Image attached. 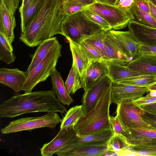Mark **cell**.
<instances>
[{
    "mask_svg": "<svg viewBox=\"0 0 156 156\" xmlns=\"http://www.w3.org/2000/svg\"><path fill=\"white\" fill-rule=\"evenodd\" d=\"M63 0H45L30 20L26 30L21 33L20 41L34 47L42 42L61 34V25L65 17L62 13Z\"/></svg>",
    "mask_w": 156,
    "mask_h": 156,
    "instance_id": "1",
    "label": "cell"
},
{
    "mask_svg": "<svg viewBox=\"0 0 156 156\" xmlns=\"http://www.w3.org/2000/svg\"><path fill=\"white\" fill-rule=\"evenodd\" d=\"M53 90L15 94L0 105V117L12 118L28 113L67 112Z\"/></svg>",
    "mask_w": 156,
    "mask_h": 156,
    "instance_id": "2",
    "label": "cell"
},
{
    "mask_svg": "<svg viewBox=\"0 0 156 156\" xmlns=\"http://www.w3.org/2000/svg\"><path fill=\"white\" fill-rule=\"evenodd\" d=\"M112 82L104 92L95 106L80 118L74 127L77 136H84L112 129L109 109L112 103Z\"/></svg>",
    "mask_w": 156,
    "mask_h": 156,
    "instance_id": "3",
    "label": "cell"
},
{
    "mask_svg": "<svg viewBox=\"0 0 156 156\" xmlns=\"http://www.w3.org/2000/svg\"><path fill=\"white\" fill-rule=\"evenodd\" d=\"M103 30L82 12L66 16L62 22V34L79 45L81 42Z\"/></svg>",
    "mask_w": 156,
    "mask_h": 156,
    "instance_id": "4",
    "label": "cell"
},
{
    "mask_svg": "<svg viewBox=\"0 0 156 156\" xmlns=\"http://www.w3.org/2000/svg\"><path fill=\"white\" fill-rule=\"evenodd\" d=\"M61 48L62 45L59 43L27 74L22 89L25 93L31 92L38 83L45 81L51 75L62 56Z\"/></svg>",
    "mask_w": 156,
    "mask_h": 156,
    "instance_id": "5",
    "label": "cell"
},
{
    "mask_svg": "<svg viewBox=\"0 0 156 156\" xmlns=\"http://www.w3.org/2000/svg\"><path fill=\"white\" fill-rule=\"evenodd\" d=\"M62 120L56 112L48 113L41 116L23 118L14 120L1 131L2 134H7L42 127L53 128Z\"/></svg>",
    "mask_w": 156,
    "mask_h": 156,
    "instance_id": "6",
    "label": "cell"
},
{
    "mask_svg": "<svg viewBox=\"0 0 156 156\" xmlns=\"http://www.w3.org/2000/svg\"><path fill=\"white\" fill-rule=\"evenodd\" d=\"M144 111L133 101H124L117 104L116 115L126 132L138 127L155 129L142 119L141 115Z\"/></svg>",
    "mask_w": 156,
    "mask_h": 156,
    "instance_id": "7",
    "label": "cell"
},
{
    "mask_svg": "<svg viewBox=\"0 0 156 156\" xmlns=\"http://www.w3.org/2000/svg\"><path fill=\"white\" fill-rule=\"evenodd\" d=\"M86 9L101 16L114 30L126 27L132 20L124 11L115 6L95 2Z\"/></svg>",
    "mask_w": 156,
    "mask_h": 156,
    "instance_id": "8",
    "label": "cell"
},
{
    "mask_svg": "<svg viewBox=\"0 0 156 156\" xmlns=\"http://www.w3.org/2000/svg\"><path fill=\"white\" fill-rule=\"evenodd\" d=\"M125 136L133 150L156 151V130L143 128L129 129Z\"/></svg>",
    "mask_w": 156,
    "mask_h": 156,
    "instance_id": "9",
    "label": "cell"
},
{
    "mask_svg": "<svg viewBox=\"0 0 156 156\" xmlns=\"http://www.w3.org/2000/svg\"><path fill=\"white\" fill-rule=\"evenodd\" d=\"M148 92L149 89L147 87L112 83V103L117 105L122 102L133 101L143 96Z\"/></svg>",
    "mask_w": 156,
    "mask_h": 156,
    "instance_id": "10",
    "label": "cell"
},
{
    "mask_svg": "<svg viewBox=\"0 0 156 156\" xmlns=\"http://www.w3.org/2000/svg\"><path fill=\"white\" fill-rule=\"evenodd\" d=\"M74 125L62 128L50 142L44 144L40 149L42 156H51L71 142L77 136Z\"/></svg>",
    "mask_w": 156,
    "mask_h": 156,
    "instance_id": "11",
    "label": "cell"
},
{
    "mask_svg": "<svg viewBox=\"0 0 156 156\" xmlns=\"http://www.w3.org/2000/svg\"><path fill=\"white\" fill-rule=\"evenodd\" d=\"M108 74V66L106 61L89 60L81 82L82 87L84 92L107 76Z\"/></svg>",
    "mask_w": 156,
    "mask_h": 156,
    "instance_id": "12",
    "label": "cell"
},
{
    "mask_svg": "<svg viewBox=\"0 0 156 156\" xmlns=\"http://www.w3.org/2000/svg\"><path fill=\"white\" fill-rule=\"evenodd\" d=\"M105 31L104 39V61L126 66L131 60L122 52L116 38L110 31Z\"/></svg>",
    "mask_w": 156,
    "mask_h": 156,
    "instance_id": "13",
    "label": "cell"
},
{
    "mask_svg": "<svg viewBox=\"0 0 156 156\" xmlns=\"http://www.w3.org/2000/svg\"><path fill=\"white\" fill-rule=\"evenodd\" d=\"M129 31L139 44L156 46V28L146 26L131 20L128 25Z\"/></svg>",
    "mask_w": 156,
    "mask_h": 156,
    "instance_id": "14",
    "label": "cell"
},
{
    "mask_svg": "<svg viewBox=\"0 0 156 156\" xmlns=\"http://www.w3.org/2000/svg\"><path fill=\"white\" fill-rule=\"evenodd\" d=\"M112 82L107 76L84 93L82 105L85 114L95 106L104 92Z\"/></svg>",
    "mask_w": 156,
    "mask_h": 156,
    "instance_id": "15",
    "label": "cell"
},
{
    "mask_svg": "<svg viewBox=\"0 0 156 156\" xmlns=\"http://www.w3.org/2000/svg\"><path fill=\"white\" fill-rule=\"evenodd\" d=\"M27 76L26 72L17 68L0 69V83L11 88L16 93L22 90Z\"/></svg>",
    "mask_w": 156,
    "mask_h": 156,
    "instance_id": "16",
    "label": "cell"
},
{
    "mask_svg": "<svg viewBox=\"0 0 156 156\" xmlns=\"http://www.w3.org/2000/svg\"><path fill=\"white\" fill-rule=\"evenodd\" d=\"M110 152L107 143L82 145L66 151H57L56 154L58 156H99Z\"/></svg>",
    "mask_w": 156,
    "mask_h": 156,
    "instance_id": "17",
    "label": "cell"
},
{
    "mask_svg": "<svg viewBox=\"0 0 156 156\" xmlns=\"http://www.w3.org/2000/svg\"><path fill=\"white\" fill-rule=\"evenodd\" d=\"M112 129L92 134L76 137L67 145L58 151L62 152L84 145L102 144L107 143L113 133Z\"/></svg>",
    "mask_w": 156,
    "mask_h": 156,
    "instance_id": "18",
    "label": "cell"
},
{
    "mask_svg": "<svg viewBox=\"0 0 156 156\" xmlns=\"http://www.w3.org/2000/svg\"><path fill=\"white\" fill-rule=\"evenodd\" d=\"M110 31L116 38L122 52L131 61L138 54L139 44L129 31H123L112 30Z\"/></svg>",
    "mask_w": 156,
    "mask_h": 156,
    "instance_id": "19",
    "label": "cell"
},
{
    "mask_svg": "<svg viewBox=\"0 0 156 156\" xmlns=\"http://www.w3.org/2000/svg\"><path fill=\"white\" fill-rule=\"evenodd\" d=\"M16 25L14 15L9 9L4 0H0V32L12 44L15 39L14 30Z\"/></svg>",
    "mask_w": 156,
    "mask_h": 156,
    "instance_id": "20",
    "label": "cell"
},
{
    "mask_svg": "<svg viewBox=\"0 0 156 156\" xmlns=\"http://www.w3.org/2000/svg\"><path fill=\"white\" fill-rule=\"evenodd\" d=\"M126 66L143 74L156 75V58H155L138 54Z\"/></svg>",
    "mask_w": 156,
    "mask_h": 156,
    "instance_id": "21",
    "label": "cell"
},
{
    "mask_svg": "<svg viewBox=\"0 0 156 156\" xmlns=\"http://www.w3.org/2000/svg\"><path fill=\"white\" fill-rule=\"evenodd\" d=\"M57 37H54L42 42L31 55L32 60L26 73L27 74L59 44Z\"/></svg>",
    "mask_w": 156,
    "mask_h": 156,
    "instance_id": "22",
    "label": "cell"
},
{
    "mask_svg": "<svg viewBox=\"0 0 156 156\" xmlns=\"http://www.w3.org/2000/svg\"><path fill=\"white\" fill-rule=\"evenodd\" d=\"M53 90L58 99L64 105H69L74 100L67 92L59 73L55 69L50 75Z\"/></svg>",
    "mask_w": 156,
    "mask_h": 156,
    "instance_id": "23",
    "label": "cell"
},
{
    "mask_svg": "<svg viewBox=\"0 0 156 156\" xmlns=\"http://www.w3.org/2000/svg\"><path fill=\"white\" fill-rule=\"evenodd\" d=\"M106 62L108 66V76L113 83H117L125 78L143 74L133 70L126 66L110 61Z\"/></svg>",
    "mask_w": 156,
    "mask_h": 156,
    "instance_id": "24",
    "label": "cell"
},
{
    "mask_svg": "<svg viewBox=\"0 0 156 156\" xmlns=\"http://www.w3.org/2000/svg\"><path fill=\"white\" fill-rule=\"evenodd\" d=\"M68 41L69 43L70 49L73 56V64L78 72L82 80L85 73L89 60L81 51L78 44L70 40Z\"/></svg>",
    "mask_w": 156,
    "mask_h": 156,
    "instance_id": "25",
    "label": "cell"
},
{
    "mask_svg": "<svg viewBox=\"0 0 156 156\" xmlns=\"http://www.w3.org/2000/svg\"><path fill=\"white\" fill-rule=\"evenodd\" d=\"M107 143L111 152H115L120 155H124L126 151L130 149L131 147L125 136L115 133H113Z\"/></svg>",
    "mask_w": 156,
    "mask_h": 156,
    "instance_id": "26",
    "label": "cell"
},
{
    "mask_svg": "<svg viewBox=\"0 0 156 156\" xmlns=\"http://www.w3.org/2000/svg\"><path fill=\"white\" fill-rule=\"evenodd\" d=\"M44 0H33L28 7L19 11L21 19V33L26 30L30 20Z\"/></svg>",
    "mask_w": 156,
    "mask_h": 156,
    "instance_id": "27",
    "label": "cell"
},
{
    "mask_svg": "<svg viewBox=\"0 0 156 156\" xmlns=\"http://www.w3.org/2000/svg\"><path fill=\"white\" fill-rule=\"evenodd\" d=\"M156 82V75L141 74L125 78L117 83L148 87Z\"/></svg>",
    "mask_w": 156,
    "mask_h": 156,
    "instance_id": "28",
    "label": "cell"
},
{
    "mask_svg": "<svg viewBox=\"0 0 156 156\" xmlns=\"http://www.w3.org/2000/svg\"><path fill=\"white\" fill-rule=\"evenodd\" d=\"M11 44L5 36L0 32V59L9 64L14 62L16 57L13 53Z\"/></svg>",
    "mask_w": 156,
    "mask_h": 156,
    "instance_id": "29",
    "label": "cell"
},
{
    "mask_svg": "<svg viewBox=\"0 0 156 156\" xmlns=\"http://www.w3.org/2000/svg\"><path fill=\"white\" fill-rule=\"evenodd\" d=\"M85 115L83 106L76 105L67 112L62 119L60 128L74 125L78 120Z\"/></svg>",
    "mask_w": 156,
    "mask_h": 156,
    "instance_id": "30",
    "label": "cell"
},
{
    "mask_svg": "<svg viewBox=\"0 0 156 156\" xmlns=\"http://www.w3.org/2000/svg\"><path fill=\"white\" fill-rule=\"evenodd\" d=\"M81 78L75 66H72L65 83L66 89L70 94H74L82 88Z\"/></svg>",
    "mask_w": 156,
    "mask_h": 156,
    "instance_id": "31",
    "label": "cell"
},
{
    "mask_svg": "<svg viewBox=\"0 0 156 156\" xmlns=\"http://www.w3.org/2000/svg\"><path fill=\"white\" fill-rule=\"evenodd\" d=\"M89 5L77 0H63L62 7V12L66 16L82 12Z\"/></svg>",
    "mask_w": 156,
    "mask_h": 156,
    "instance_id": "32",
    "label": "cell"
},
{
    "mask_svg": "<svg viewBox=\"0 0 156 156\" xmlns=\"http://www.w3.org/2000/svg\"><path fill=\"white\" fill-rule=\"evenodd\" d=\"M105 34V30H102L84 40L101 54L104 61L105 51L104 39Z\"/></svg>",
    "mask_w": 156,
    "mask_h": 156,
    "instance_id": "33",
    "label": "cell"
},
{
    "mask_svg": "<svg viewBox=\"0 0 156 156\" xmlns=\"http://www.w3.org/2000/svg\"><path fill=\"white\" fill-rule=\"evenodd\" d=\"M134 13L136 21L144 25L156 28V22L151 15L140 10L137 4Z\"/></svg>",
    "mask_w": 156,
    "mask_h": 156,
    "instance_id": "34",
    "label": "cell"
},
{
    "mask_svg": "<svg viewBox=\"0 0 156 156\" xmlns=\"http://www.w3.org/2000/svg\"><path fill=\"white\" fill-rule=\"evenodd\" d=\"M138 0H117L115 6L124 11L132 20H135L134 10Z\"/></svg>",
    "mask_w": 156,
    "mask_h": 156,
    "instance_id": "35",
    "label": "cell"
},
{
    "mask_svg": "<svg viewBox=\"0 0 156 156\" xmlns=\"http://www.w3.org/2000/svg\"><path fill=\"white\" fill-rule=\"evenodd\" d=\"M79 45L80 49L86 55L89 60H98L104 61L101 54L85 41H82Z\"/></svg>",
    "mask_w": 156,
    "mask_h": 156,
    "instance_id": "36",
    "label": "cell"
},
{
    "mask_svg": "<svg viewBox=\"0 0 156 156\" xmlns=\"http://www.w3.org/2000/svg\"><path fill=\"white\" fill-rule=\"evenodd\" d=\"M82 12L90 20L101 27L104 30H112L109 24L97 13L86 9Z\"/></svg>",
    "mask_w": 156,
    "mask_h": 156,
    "instance_id": "37",
    "label": "cell"
},
{
    "mask_svg": "<svg viewBox=\"0 0 156 156\" xmlns=\"http://www.w3.org/2000/svg\"><path fill=\"white\" fill-rule=\"evenodd\" d=\"M110 122L114 133L122 134L125 136L126 132L123 128L118 116H110Z\"/></svg>",
    "mask_w": 156,
    "mask_h": 156,
    "instance_id": "38",
    "label": "cell"
},
{
    "mask_svg": "<svg viewBox=\"0 0 156 156\" xmlns=\"http://www.w3.org/2000/svg\"><path fill=\"white\" fill-rule=\"evenodd\" d=\"M138 54L156 58V46L139 44Z\"/></svg>",
    "mask_w": 156,
    "mask_h": 156,
    "instance_id": "39",
    "label": "cell"
},
{
    "mask_svg": "<svg viewBox=\"0 0 156 156\" xmlns=\"http://www.w3.org/2000/svg\"><path fill=\"white\" fill-rule=\"evenodd\" d=\"M144 121L156 130V115L145 110L141 115Z\"/></svg>",
    "mask_w": 156,
    "mask_h": 156,
    "instance_id": "40",
    "label": "cell"
},
{
    "mask_svg": "<svg viewBox=\"0 0 156 156\" xmlns=\"http://www.w3.org/2000/svg\"><path fill=\"white\" fill-rule=\"evenodd\" d=\"M133 101L140 106L147 104L154 103L156 102V96H151L148 94L146 96H143Z\"/></svg>",
    "mask_w": 156,
    "mask_h": 156,
    "instance_id": "41",
    "label": "cell"
},
{
    "mask_svg": "<svg viewBox=\"0 0 156 156\" xmlns=\"http://www.w3.org/2000/svg\"><path fill=\"white\" fill-rule=\"evenodd\" d=\"M137 5L141 10L150 14V8L148 2L146 0H138Z\"/></svg>",
    "mask_w": 156,
    "mask_h": 156,
    "instance_id": "42",
    "label": "cell"
},
{
    "mask_svg": "<svg viewBox=\"0 0 156 156\" xmlns=\"http://www.w3.org/2000/svg\"><path fill=\"white\" fill-rule=\"evenodd\" d=\"M144 110L156 115V102L140 106Z\"/></svg>",
    "mask_w": 156,
    "mask_h": 156,
    "instance_id": "43",
    "label": "cell"
},
{
    "mask_svg": "<svg viewBox=\"0 0 156 156\" xmlns=\"http://www.w3.org/2000/svg\"><path fill=\"white\" fill-rule=\"evenodd\" d=\"M95 2L115 6L117 0H94Z\"/></svg>",
    "mask_w": 156,
    "mask_h": 156,
    "instance_id": "44",
    "label": "cell"
},
{
    "mask_svg": "<svg viewBox=\"0 0 156 156\" xmlns=\"http://www.w3.org/2000/svg\"><path fill=\"white\" fill-rule=\"evenodd\" d=\"M21 6L19 8V11L23 10L28 7L33 0H21Z\"/></svg>",
    "mask_w": 156,
    "mask_h": 156,
    "instance_id": "45",
    "label": "cell"
},
{
    "mask_svg": "<svg viewBox=\"0 0 156 156\" xmlns=\"http://www.w3.org/2000/svg\"><path fill=\"white\" fill-rule=\"evenodd\" d=\"M148 2L150 8V14L156 22V7L150 2Z\"/></svg>",
    "mask_w": 156,
    "mask_h": 156,
    "instance_id": "46",
    "label": "cell"
},
{
    "mask_svg": "<svg viewBox=\"0 0 156 156\" xmlns=\"http://www.w3.org/2000/svg\"><path fill=\"white\" fill-rule=\"evenodd\" d=\"M83 3L89 5L95 2L94 0H77Z\"/></svg>",
    "mask_w": 156,
    "mask_h": 156,
    "instance_id": "47",
    "label": "cell"
},
{
    "mask_svg": "<svg viewBox=\"0 0 156 156\" xmlns=\"http://www.w3.org/2000/svg\"><path fill=\"white\" fill-rule=\"evenodd\" d=\"M149 94L152 96H156V90H149Z\"/></svg>",
    "mask_w": 156,
    "mask_h": 156,
    "instance_id": "48",
    "label": "cell"
},
{
    "mask_svg": "<svg viewBox=\"0 0 156 156\" xmlns=\"http://www.w3.org/2000/svg\"><path fill=\"white\" fill-rule=\"evenodd\" d=\"M149 90H156V82L147 87Z\"/></svg>",
    "mask_w": 156,
    "mask_h": 156,
    "instance_id": "49",
    "label": "cell"
},
{
    "mask_svg": "<svg viewBox=\"0 0 156 156\" xmlns=\"http://www.w3.org/2000/svg\"><path fill=\"white\" fill-rule=\"evenodd\" d=\"M156 7V0H146Z\"/></svg>",
    "mask_w": 156,
    "mask_h": 156,
    "instance_id": "50",
    "label": "cell"
}]
</instances>
